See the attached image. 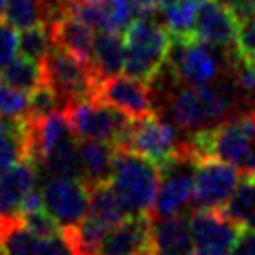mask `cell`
Masks as SVG:
<instances>
[{
  "instance_id": "13",
  "label": "cell",
  "mask_w": 255,
  "mask_h": 255,
  "mask_svg": "<svg viewBox=\"0 0 255 255\" xmlns=\"http://www.w3.org/2000/svg\"><path fill=\"white\" fill-rule=\"evenodd\" d=\"M193 167L195 163H191L181 153H177L171 161L159 167L161 181L151 209V217L175 215L187 207L193 195V173H189Z\"/></svg>"
},
{
  "instance_id": "1",
  "label": "cell",
  "mask_w": 255,
  "mask_h": 255,
  "mask_svg": "<svg viewBox=\"0 0 255 255\" xmlns=\"http://www.w3.org/2000/svg\"><path fill=\"white\" fill-rule=\"evenodd\" d=\"M126 62L124 72L145 84H153L167 64L171 34L155 20V14L141 16L124 32Z\"/></svg>"
},
{
  "instance_id": "23",
  "label": "cell",
  "mask_w": 255,
  "mask_h": 255,
  "mask_svg": "<svg viewBox=\"0 0 255 255\" xmlns=\"http://www.w3.org/2000/svg\"><path fill=\"white\" fill-rule=\"evenodd\" d=\"M197 8L199 0H163L159 14L171 40H195L193 28Z\"/></svg>"
},
{
  "instance_id": "33",
  "label": "cell",
  "mask_w": 255,
  "mask_h": 255,
  "mask_svg": "<svg viewBox=\"0 0 255 255\" xmlns=\"http://www.w3.org/2000/svg\"><path fill=\"white\" fill-rule=\"evenodd\" d=\"M18 52V34L12 24L0 20V72L10 64Z\"/></svg>"
},
{
  "instance_id": "32",
  "label": "cell",
  "mask_w": 255,
  "mask_h": 255,
  "mask_svg": "<svg viewBox=\"0 0 255 255\" xmlns=\"http://www.w3.org/2000/svg\"><path fill=\"white\" fill-rule=\"evenodd\" d=\"M22 225H26L30 231L38 233V235H60L64 233V227L48 213L46 207H36L30 211H24L20 215Z\"/></svg>"
},
{
  "instance_id": "28",
  "label": "cell",
  "mask_w": 255,
  "mask_h": 255,
  "mask_svg": "<svg viewBox=\"0 0 255 255\" xmlns=\"http://www.w3.org/2000/svg\"><path fill=\"white\" fill-rule=\"evenodd\" d=\"M54 46V38H52V28L48 24H36L30 28H24L22 34L18 36V50L22 56L42 62L50 48Z\"/></svg>"
},
{
  "instance_id": "6",
  "label": "cell",
  "mask_w": 255,
  "mask_h": 255,
  "mask_svg": "<svg viewBox=\"0 0 255 255\" xmlns=\"http://www.w3.org/2000/svg\"><path fill=\"white\" fill-rule=\"evenodd\" d=\"M179 137L173 124L157 118L155 114L133 120L129 131L118 145L120 149H129L153 161L157 167L171 161L179 153Z\"/></svg>"
},
{
  "instance_id": "39",
  "label": "cell",
  "mask_w": 255,
  "mask_h": 255,
  "mask_svg": "<svg viewBox=\"0 0 255 255\" xmlns=\"http://www.w3.org/2000/svg\"><path fill=\"white\" fill-rule=\"evenodd\" d=\"M6 4H8V0H0V16H2L4 10H6Z\"/></svg>"
},
{
  "instance_id": "20",
  "label": "cell",
  "mask_w": 255,
  "mask_h": 255,
  "mask_svg": "<svg viewBox=\"0 0 255 255\" xmlns=\"http://www.w3.org/2000/svg\"><path fill=\"white\" fill-rule=\"evenodd\" d=\"M50 28H52V38L56 46H62L92 64L94 38H96L94 28H90L86 22H82L72 14H64Z\"/></svg>"
},
{
  "instance_id": "31",
  "label": "cell",
  "mask_w": 255,
  "mask_h": 255,
  "mask_svg": "<svg viewBox=\"0 0 255 255\" xmlns=\"http://www.w3.org/2000/svg\"><path fill=\"white\" fill-rule=\"evenodd\" d=\"M106 2H108V10H110L114 30H118V32L126 30L137 18L149 16V14H145V10L141 8V4L137 0H106Z\"/></svg>"
},
{
  "instance_id": "17",
  "label": "cell",
  "mask_w": 255,
  "mask_h": 255,
  "mask_svg": "<svg viewBox=\"0 0 255 255\" xmlns=\"http://www.w3.org/2000/svg\"><path fill=\"white\" fill-rule=\"evenodd\" d=\"M151 215H128L104 235L96 255H143L149 251Z\"/></svg>"
},
{
  "instance_id": "16",
  "label": "cell",
  "mask_w": 255,
  "mask_h": 255,
  "mask_svg": "<svg viewBox=\"0 0 255 255\" xmlns=\"http://www.w3.org/2000/svg\"><path fill=\"white\" fill-rule=\"evenodd\" d=\"M0 243L4 255H78L66 229L60 235H38L22 221L8 227Z\"/></svg>"
},
{
  "instance_id": "14",
  "label": "cell",
  "mask_w": 255,
  "mask_h": 255,
  "mask_svg": "<svg viewBox=\"0 0 255 255\" xmlns=\"http://www.w3.org/2000/svg\"><path fill=\"white\" fill-rule=\"evenodd\" d=\"M38 185V163L22 159L0 173V239L8 227L20 221L26 195Z\"/></svg>"
},
{
  "instance_id": "30",
  "label": "cell",
  "mask_w": 255,
  "mask_h": 255,
  "mask_svg": "<svg viewBox=\"0 0 255 255\" xmlns=\"http://www.w3.org/2000/svg\"><path fill=\"white\" fill-rule=\"evenodd\" d=\"M28 94L10 86L0 78V116L10 118H24L28 116Z\"/></svg>"
},
{
  "instance_id": "2",
  "label": "cell",
  "mask_w": 255,
  "mask_h": 255,
  "mask_svg": "<svg viewBox=\"0 0 255 255\" xmlns=\"http://www.w3.org/2000/svg\"><path fill=\"white\" fill-rule=\"evenodd\" d=\"M251 106H239L229 94L221 88L207 86H181L169 100V118L173 126L195 131L211 128L223 118H231Z\"/></svg>"
},
{
  "instance_id": "5",
  "label": "cell",
  "mask_w": 255,
  "mask_h": 255,
  "mask_svg": "<svg viewBox=\"0 0 255 255\" xmlns=\"http://www.w3.org/2000/svg\"><path fill=\"white\" fill-rule=\"evenodd\" d=\"M62 110L78 139H102L114 143L116 147L122 143L133 122L124 112L96 98L70 102Z\"/></svg>"
},
{
  "instance_id": "36",
  "label": "cell",
  "mask_w": 255,
  "mask_h": 255,
  "mask_svg": "<svg viewBox=\"0 0 255 255\" xmlns=\"http://www.w3.org/2000/svg\"><path fill=\"white\" fill-rule=\"evenodd\" d=\"M231 255H255V229H243Z\"/></svg>"
},
{
  "instance_id": "9",
  "label": "cell",
  "mask_w": 255,
  "mask_h": 255,
  "mask_svg": "<svg viewBox=\"0 0 255 255\" xmlns=\"http://www.w3.org/2000/svg\"><path fill=\"white\" fill-rule=\"evenodd\" d=\"M241 181L243 173L235 165L221 159H203L195 163L191 203L195 209L223 207Z\"/></svg>"
},
{
  "instance_id": "37",
  "label": "cell",
  "mask_w": 255,
  "mask_h": 255,
  "mask_svg": "<svg viewBox=\"0 0 255 255\" xmlns=\"http://www.w3.org/2000/svg\"><path fill=\"white\" fill-rule=\"evenodd\" d=\"M239 171L243 173V177H251V175H255V137H253V141H251L249 155H247V159H245V163L241 165Z\"/></svg>"
},
{
  "instance_id": "22",
  "label": "cell",
  "mask_w": 255,
  "mask_h": 255,
  "mask_svg": "<svg viewBox=\"0 0 255 255\" xmlns=\"http://www.w3.org/2000/svg\"><path fill=\"white\" fill-rule=\"evenodd\" d=\"M126 62V42L118 30H102L94 38L92 66L100 78L116 76L124 70Z\"/></svg>"
},
{
  "instance_id": "40",
  "label": "cell",
  "mask_w": 255,
  "mask_h": 255,
  "mask_svg": "<svg viewBox=\"0 0 255 255\" xmlns=\"http://www.w3.org/2000/svg\"><path fill=\"white\" fill-rule=\"evenodd\" d=\"M245 179H251V181H255V175H251V177H245Z\"/></svg>"
},
{
  "instance_id": "38",
  "label": "cell",
  "mask_w": 255,
  "mask_h": 255,
  "mask_svg": "<svg viewBox=\"0 0 255 255\" xmlns=\"http://www.w3.org/2000/svg\"><path fill=\"white\" fill-rule=\"evenodd\" d=\"M139 4H141V8L145 10V14H155V12H159V8H161V4H163V0H137Z\"/></svg>"
},
{
  "instance_id": "15",
  "label": "cell",
  "mask_w": 255,
  "mask_h": 255,
  "mask_svg": "<svg viewBox=\"0 0 255 255\" xmlns=\"http://www.w3.org/2000/svg\"><path fill=\"white\" fill-rule=\"evenodd\" d=\"M237 28L239 22L225 4H221L219 0H199L193 28L195 40L225 52L235 48Z\"/></svg>"
},
{
  "instance_id": "18",
  "label": "cell",
  "mask_w": 255,
  "mask_h": 255,
  "mask_svg": "<svg viewBox=\"0 0 255 255\" xmlns=\"http://www.w3.org/2000/svg\"><path fill=\"white\" fill-rule=\"evenodd\" d=\"M149 253L151 255H195L189 215L175 213L167 217H151Z\"/></svg>"
},
{
  "instance_id": "7",
  "label": "cell",
  "mask_w": 255,
  "mask_h": 255,
  "mask_svg": "<svg viewBox=\"0 0 255 255\" xmlns=\"http://www.w3.org/2000/svg\"><path fill=\"white\" fill-rule=\"evenodd\" d=\"M207 135L209 157L227 161L241 169L255 137V106L207 128Z\"/></svg>"
},
{
  "instance_id": "42",
  "label": "cell",
  "mask_w": 255,
  "mask_h": 255,
  "mask_svg": "<svg viewBox=\"0 0 255 255\" xmlns=\"http://www.w3.org/2000/svg\"><path fill=\"white\" fill-rule=\"evenodd\" d=\"M143 255H151V253H149V251H147V253H143Z\"/></svg>"
},
{
  "instance_id": "3",
  "label": "cell",
  "mask_w": 255,
  "mask_h": 255,
  "mask_svg": "<svg viewBox=\"0 0 255 255\" xmlns=\"http://www.w3.org/2000/svg\"><path fill=\"white\" fill-rule=\"evenodd\" d=\"M110 181L120 195L128 215H151L161 181L159 167L153 161L129 149L118 147Z\"/></svg>"
},
{
  "instance_id": "19",
  "label": "cell",
  "mask_w": 255,
  "mask_h": 255,
  "mask_svg": "<svg viewBox=\"0 0 255 255\" xmlns=\"http://www.w3.org/2000/svg\"><path fill=\"white\" fill-rule=\"evenodd\" d=\"M30 118L0 116V173L22 159H32Z\"/></svg>"
},
{
  "instance_id": "21",
  "label": "cell",
  "mask_w": 255,
  "mask_h": 255,
  "mask_svg": "<svg viewBox=\"0 0 255 255\" xmlns=\"http://www.w3.org/2000/svg\"><path fill=\"white\" fill-rule=\"evenodd\" d=\"M116 145L102 139H80L78 151L82 161L84 179L90 185L110 181L112 177V165L116 157Z\"/></svg>"
},
{
  "instance_id": "8",
  "label": "cell",
  "mask_w": 255,
  "mask_h": 255,
  "mask_svg": "<svg viewBox=\"0 0 255 255\" xmlns=\"http://www.w3.org/2000/svg\"><path fill=\"white\" fill-rule=\"evenodd\" d=\"M42 199L48 213L64 229H72L90 213V183L82 177L52 175L42 185Z\"/></svg>"
},
{
  "instance_id": "12",
  "label": "cell",
  "mask_w": 255,
  "mask_h": 255,
  "mask_svg": "<svg viewBox=\"0 0 255 255\" xmlns=\"http://www.w3.org/2000/svg\"><path fill=\"white\" fill-rule=\"evenodd\" d=\"M94 98L124 112L131 120H139L153 112V100L149 84L135 80L131 76H106L98 82Z\"/></svg>"
},
{
  "instance_id": "4",
  "label": "cell",
  "mask_w": 255,
  "mask_h": 255,
  "mask_svg": "<svg viewBox=\"0 0 255 255\" xmlns=\"http://www.w3.org/2000/svg\"><path fill=\"white\" fill-rule=\"evenodd\" d=\"M42 68H44V80L58 94L62 108L76 100L94 98L96 86L102 80L90 62L82 60L74 52L56 44L42 60Z\"/></svg>"
},
{
  "instance_id": "26",
  "label": "cell",
  "mask_w": 255,
  "mask_h": 255,
  "mask_svg": "<svg viewBox=\"0 0 255 255\" xmlns=\"http://www.w3.org/2000/svg\"><path fill=\"white\" fill-rule=\"evenodd\" d=\"M221 209L241 227L255 229V181L243 177V181L239 183L231 199Z\"/></svg>"
},
{
  "instance_id": "27",
  "label": "cell",
  "mask_w": 255,
  "mask_h": 255,
  "mask_svg": "<svg viewBox=\"0 0 255 255\" xmlns=\"http://www.w3.org/2000/svg\"><path fill=\"white\" fill-rule=\"evenodd\" d=\"M4 18L18 30L46 24V2L44 0H8Z\"/></svg>"
},
{
  "instance_id": "25",
  "label": "cell",
  "mask_w": 255,
  "mask_h": 255,
  "mask_svg": "<svg viewBox=\"0 0 255 255\" xmlns=\"http://www.w3.org/2000/svg\"><path fill=\"white\" fill-rule=\"evenodd\" d=\"M0 78L4 82H8L10 86L30 94L34 88H38L40 84H44V68H42V62H36V60H30L26 56H14L10 60V64L0 72Z\"/></svg>"
},
{
  "instance_id": "29",
  "label": "cell",
  "mask_w": 255,
  "mask_h": 255,
  "mask_svg": "<svg viewBox=\"0 0 255 255\" xmlns=\"http://www.w3.org/2000/svg\"><path fill=\"white\" fill-rule=\"evenodd\" d=\"M28 100H30V104H28V116L30 118H42V116H48L56 110H62V102L48 82L34 88L28 94Z\"/></svg>"
},
{
  "instance_id": "10",
  "label": "cell",
  "mask_w": 255,
  "mask_h": 255,
  "mask_svg": "<svg viewBox=\"0 0 255 255\" xmlns=\"http://www.w3.org/2000/svg\"><path fill=\"white\" fill-rule=\"evenodd\" d=\"M167 64L181 86H207L217 80L219 58L199 40H171Z\"/></svg>"
},
{
  "instance_id": "41",
  "label": "cell",
  "mask_w": 255,
  "mask_h": 255,
  "mask_svg": "<svg viewBox=\"0 0 255 255\" xmlns=\"http://www.w3.org/2000/svg\"><path fill=\"white\" fill-rule=\"evenodd\" d=\"M195 255H205V253H195Z\"/></svg>"
},
{
  "instance_id": "34",
  "label": "cell",
  "mask_w": 255,
  "mask_h": 255,
  "mask_svg": "<svg viewBox=\"0 0 255 255\" xmlns=\"http://www.w3.org/2000/svg\"><path fill=\"white\" fill-rule=\"evenodd\" d=\"M235 52L241 58L255 56V18L239 22L237 38H235Z\"/></svg>"
},
{
  "instance_id": "11",
  "label": "cell",
  "mask_w": 255,
  "mask_h": 255,
  "mask_svg": "<svg viewBox=\"0 0 255 255\" xmlns=\"http://www.w3.org/2000/svg\"><path fill=\"white\" fill-rule=\"evenodd\" d=\"M191 235L195 253L205 255H229L243 231V227L217 209H195L189 213Z\"/></svg>"
},
{
  "instance_id": "35",
  "label": "cell",
  "mask_w": 255,
  "mask_h": 255,
  "mask_svg": "<svg viewBox=\"0 0 255 255\" xmlns=\"http://www.w3.org/2000/svg\"><path fill=\"white\" fill-rule=\"evenodd\" d=\"M229 8V12L237 18V22L255 18V0H219Z\"/></svg>"
},
{
  "instance_id": "24",
  "label": "cell",
  "mask_w": 255,
  "mask_h": 255,
  "mask_svg": "<svg viewBox=\"0 0 255 255\" xmlns=\"http://www.w3.org/2000/svg\"><path fill=\"white\" fill-rule=\"evenodd\" d=\"M90 215L102 219L106 225L114 227L128 217V211L116 193L112 181L90 185Z\"/></svg>"
}]
</instances>
